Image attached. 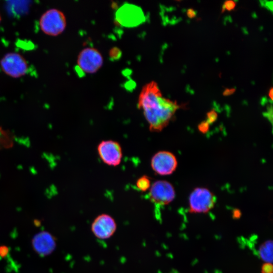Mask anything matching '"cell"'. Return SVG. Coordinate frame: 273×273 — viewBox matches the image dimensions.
Listing matches in <instances>:
<instances>
[{"instance_id":"obj_1","label":"cell","mask_w":273,"mask_h":273,"mask_svg":"<svg viewBox=\"0 0 273 273\" xmlns=\"http://www.w3.org/2000/svg\"><path fill=\"white\" fill-rule=\"evenodd\" d=\"M138 107L142 110L152 132H159L169 124L179 108L176 102L162 96L157 83L151 81L142 88L138 101Z\"/></svg>"},{"instance_id":"obj_2","label":"cell","mask_w":273,"mask_h":273,"mask_svg":"<svg viewBox=\"0 0 273 273\" xmlns=\"http://www.w3.org/2000/svg\"><path fill=\"white\" fill-rule=\"evenodd\" d=\"M39 24L40 29L44 33L56 36L64 31L66 26V19L62 11L51 9L41 15Z\"/></svg>"},{"instance_id":"obj_3","label":"cell","mask_w":273,"mask_h":273,"mask_svg":"<svg viewBox=\"0 0 273 273\" xmlns=\"http://www.w3.org/2000/svg\"><path fill=\"white\" fill-rule=\"evenodd\" d=\"M216 198L208 189L197 188L189 198V212L192 213H207L214 206Z\"/></svg>"},{"instance_id":"obj_4","label":"cell","mask_w":273,"mask_h":273,"mask_svg":"<svg viewBox=\"0 0 273 273\" xmlns=\"http://www.w3.org/2000/svg\"><path fill=\"white\" fill-rule=\"evenodd\" d=\"M2 71L13 78H19L25 75L28 69V63L21 54L11 52L6 54L0 60Z\"/></svg>"},{"instance_id":"obj_5","label":"cell","mask_w":273,"mask_h":273,"mask_svg":"<svg viewBox=\"0 0 273 273\" xmlns=\"http://www.w3.org/2000/svg\"><path fill=\"white\" fill-rule=\"evenodd\" d=\"M149 196L152 202L163 206L169 204L173 200L175 192L173 186L169 182L159 180L151 185Z\"/></svg>"},{"instance_id":"obj_6","label":"cell","mask_w":273,"mask_h":273,"mask_svg":"<svg viewBox=\"0 0 273 273\" xmlns=\"http://www.w3.org/2000/svg\"><path fill=\"white\" fill-rule=\"evenodd\" d=\"M77 65L83 72H96L103 64V58L100 52L94 48H86L82 50L77 58Z\"/></svg>"},{"instance_id":"obj_7","label":"cell","mask_w":273,"mask_h":273,"mask_svg":"<svg viewBox=\"0 0 273 273\" xmlns=\"http://www.w3.org/2000/svg\"><path fill=\"white\" fill-rule=\"evenodd\" d=\"M177 161L175 156L166 151H159L155 154L151 161L153 170L160 175L172 174L176 169Z\"/></svg>"},{"instance_id":"obj_8","label":"cell","mask_w":273,"mask_h":273,"mask_svg":"<svg viewBox=\"0 0 273 273\" xmlns=\"http://www.w3.org/2000/svg\"><path fill=\"white\" fill-rule=\"evenodd\" d=\"M97 151L101 159L108 165L116 166L121 161L122 148L120 145L116 141H102L98 145Z\"/></svg>"},{"instance_id":"obj_9","label":"cell","mask_w":273,"mask_h":273,"mask_svg":"<svg viewBox=\"0 0 273 273\" xmlns=\"http://www.w3.org/2000/svg\"><path fill=\"white\" fill-rule=\"evenodd\" d=\"M117 225L114 219L107 214L98 215L91 225V230L94 235L100 239L110 238L115 232Z\"/></svg>"},{"instance_id":"obj_10","label":"cell","mask_w":273,"mask_h":273,"mask_svg":"<svg viewBox=\"0 0 273 273\" xmlns=\"http://www.w3.org/2000/svg\"><path fill=\"white\" fill-rule=\"evenodd\" d=\"M31 242L34 251L41 256L51 254L56 246L54 236L46 231L40 232L36 234Z\"/></svg>"},{"instance_id":"obj_11","label":"cell","mask_w":273,"mask_h":273,"mask_svg":"<svg viewBox=\"0 0 273 273\" xmlns=\"http://www.w3.org/2000/svg\"><path fill=\"white\" fill-rule=\"evenodd\" d=\"M260 258L265 262L272 263V241L267 240L262 243L258 250Z\"/></svg>"},{"instance_id":"obj_12","label":"cell","mask_w":273,"mask_h":273,"mask_svg":"<svg viewBox=\"0 0 273 273\" xmlns=\"http://www.w3.org/2000/svg\"><path fill=\"white\" fill-rule=\"evenodd\" d=\"M136 186L142 192H146L149 190L151 183L150 178L146 175L139 177L136 182Z\"/></svg>"},{"instance_id":"obj_13","label":"cell","mask_w":273,"mask_h":273,"mask_svg":"<svg viewBox=\"0 0 273 273\" xmlns=\"http://www.w3.org/2000/svg\"><path fill=\"white\" fill-rule=\"evenodd\" d=\"M121 52L118 48L114 47L111 49L109 52L110 57L112 60H117L121 56Z\"/></svg>"},{"instance_id":"obj_14","label":"cell","mask_w":273,"mask_h":273,"mask_svg":"<svg viewBox=\"0 0 273 273\" xmlns=\"http://www.w3.org/2000/svg\"><path fill=\"white\" fill-rule=\"evenodd\" d=\"M236 5V3L234 1H225L222 7V12H224L225 10L228 11L233 10L235 8Z\"/></svg>"},{"instance_id":"obj_15","label":"cell","mask_w":273,"mask_h":273,"mask_svg":"<svg viewBox=\"0 0 273 273\" xmlns=\"http://www.w3.org/2000/svg\"><path fill=\"white\" fill-rule=\"evenodd\" d=\"M273 265L271 263L264 262L261 266V273H272Z\"/></svg>"},{"instance_id":"obj_16","label":"cell","mask_w":273,"mask_h":273,"mask_svg":"<svg viewBox=\"0 0 273 273\" xmlns=\"http://www.w3.org/2000/svg\"><path fill=\"white\" fill-rule=\"evenodd\" d=\"M207 122L208 123H212L217 118V113L214 110H211L207 113Z\"/></svg>"},{"instance_id":"obj_17","label":"cell","mask_w":273,"mask_h":273,"mask_svg":"<svg viewBox=\"0 0 273 273\" xmlns=\"http://www.w3.org/2000/svg\"><path fill=\"white\" fill-rule=\"evenodd\" d=\"M208 125L209 123L207 122H203L200 124L199 129L201 131L205 132L208 129Z\"/></svg>"},{"instance_id":"obj_18","label":"cell","mask_w":273,"mask_h":273,"mask_svg":"<svg viewBox=\"0 0 273 273\" xmlns=\"http://www.w3.org/2000/svg\"><path fill=\"white\" fill-rule=\"evenodd\" d=\"M197 14L196 11L193 9H188L187 11V16L190 18H193L196 17Z\"/></svg>"},{"instance_id":"obj_19","label":"cell","mask_w":273,"mask_h":273,"mask_svg":"<svg viewBox=\"0 0 273 273\" xmlns=\"http://www.w3.org/2000/svg\"><path fill=\"white\" fill-rule=\"evenodd\" d=\"M236 91L235 88H226L223 92V95L225 96H228L232 95Z\"/></svg>"},{"instance_id":"obj_20","label":"cell","mask_w":273,"mask_h":273,"mask_svg":"<svg viewBox=\"0 0 273 273\" xmlns=\"http://www.w3.org/2000/svg\"><path fill=\"white\" fill-rule=\"evenodd\" d=\"M241 216V212L240 210L235 209L233 211V217L234 219L240 218Z\"/></svg>"},{"instance_id":"obj_21","label":"cell","mask_w":273,"mask_h":273,"mask_svg":"<svg viewBox=\"0 0 273 273\" xmlns=\"http://www.w3.org/2000/svg\"><path fill=\"white\" fill-rule=\"evenodd\" d=\"M8 251L7 249V247H2L0 248V255L2 256H3L4 255H6Z\"/></svg>"},{"instance_id":"obj_22","label":"cell","mask_w":273,"mask_h":273,"mask_svg":"<svg viewBox=\"0 0 273 273\" xmlns=\"http://www.w3.org/2000/svg\"><path fill=\"white\" fill-rule=\"evenodd\" d=\"M269 97L270 98L271 100H272V97H273V89L272 87H271L269 90V94H268Z\"/></svg>"},{"instance_id":"obj_23","label":"cell","mask_w":273,"mask_h":273,"mask_svg":"<svg viewBox=\"0 0 273 273\" xmlns=\"http://www.w3.org/2000/svg\"><path fill=\"white\" fill-rule=\"evenodd\" d=\"M1 16H0V21H1Z\"/></svg>"}]
</instances>
